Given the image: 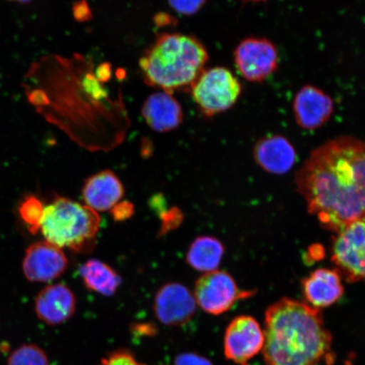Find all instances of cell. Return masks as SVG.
<instances>
[{
  "label": "cell",
  "instance_id": "cell-1",
  "mask_svg": "<svg viewBox=\"0 0 365 365\" xmlns=\"http://www.w3.org/2000/svg\"><path fill=\"white\" fill-rule=\"evenodd\" d=\"M299 192L327 230L365 217V141L340 136L314 150L296 173Z\"/></svg>",
  "mask_w": 365,
  "mask_h": 365
},
{
  "label": "cell",
  "instance_id": "cell-21",
  "mask_svg": "<svg viewBox=\"0 0 365 365\" xmlns=\"http://www.w3.org/2000/svg\"><path fill=\"white\" fill-rule=\"evenodd\" d=\"M8 365H50L47 354L34 344L22 345L10 355Z\"/></svg>",
  "mask_w": 365,
  "mask_h": 365
},
{
  "label": "cell",
  "instance_id": "cell-19",
  "mask_svg": "<svg viewBox=\"0 0 365 365\" xmlns=\"http://www.w3.org/2000/svg\"><path fill=\"white\" fill-rule=\"evenodd\" d=\"M225 252L221 241L211 236H200L190 245L186 259L195 270L211 272L217 270Z\"/></svg>",
  "mask_w": 365,
  "mask_h": 365
},
{
  "label": "cell",
  "instance_id": "cell-14",
  "mask_svg": "<svg viewBox=\"0 0 365 365\" xmlns=\"http://www.w3.org/2000/svg\"><path fill=\"white\" fill-rule=\"evenodd\" d=\"M255 162L264 171L282 175L294 168L297 153L286 137L272 135L263 137L255 144L253 150Z\"/></svg>",
  "mask_w": 365,
  "mask_h": 365
},
{
  "label": "cell",
  "instance_id": "cell-24",
  "mask_svg": "<svg viewBox=\"0 0 365 365\" xmlns=\"http://www.w3.org/2000/svg\"><path fill=\"white\" fill-rule=\"evenodd\" d=\"M161 234L165 235L168 232L175 230L182 222V213L180 209L171 208L170 211L162 214Z\"/></svg>",
  "mask_w": 365,
  "mask_h": 365
},
{
  "label": "cell",
  "instance_id": "cell-8",
  "mask_svg": "<svg viewBox=\"0 0 365 365\" xmlns=\"http://www.w3.org/2000/svg\"><path fill=\"white\" fill-rule=\"evenodd\" d=\"M235 63L246 81L261 83L277 70L279 56L275 44L266 38L250 36L237 46Z\"/></svg>",
  "mask_w": 365,
  "mask_h": 365
},
{
  "label": "cell",
  "instance_id": "cell-13",
  "mask_svg": "<svg viewBox=\"0 0 365 365\" xmlns=\"http://www.w3.org/2000/svg\"><path fill=\"white\" fill-rule=\"evenodd\" d=\"M76 309V299L72 290L63 284L45 287L36 295V316L50 326L61 325L70 319Z\"/></svg>",
  "mask_w": 365,
  "mask_h": 365
},
{
  "label": "cell",
  "instance_id": "cell-26",
  "mask_svg": "<svg viewBox=\"0 0 365 365\" xmlns=\"http://www.w3.org/2000/svg\"><path fill=\"white\" fill-rule=\"evenodd\" d=\"M175 365H212L207 358L197 354L182 353L175 359Z\"/></svg>",
  "mask_w": 365,
  "mask_h": 365
},
{
  "label": "cell",
  "instance_id": "cell-5",
  "mask_svg": "<svg viewBox=\"0 0 365 365\" xmlns=\"http://www.w3.org/2000/svg\"><path fill=\"white\" fill-rule=\"evenodd\" d=\"M190 93L204 115L212 117L234 107L242 93V86L228 68L214 67L200 74Z\"/></svg>",
  "mask_w": 365,
  "mask_h": 365
},
{
  "label": "cell",
  "instance_id": "cell-23",
  "mask_svg": "<svg viewBox=\"0 0 365 365\" xmlns=\"http://www.w3.org/2000/svg\"><path fill=\"white\" fill-rule=\"evenodd\" d=\"M205 1L207 0H168L173 10L184 16L197 13L204 6Z\"/></svg>",
  "mask_w": 365,
  "mask_h": 365
},
{
  "label": "cell",
  "instance_id": "cell-6",
  "mask_svg": "<svg viewBox=\"0 0 365 365\" xmlns=\"http://www.w3.org/2000/svg\"><path fill=\"white\" fill-rule=\"evenodd\" d=\"M331 262L346 282L365 281V217L336 232Z\"/></svg>",
  "mask_w": 365,
  "mask_h": 365
},
{
  "label": "cell",
  "instance_id": "cell-4",
  "mask_svg": "<svg viewBox=\"0 0 365 365\" xmlns=\"http://www.w3.org/2000/svg\"><path fill=\"white\" fill-rule=\"evenodd\" d=\"M101 219L97 212L70 199L57 197L45 207L41 231L58 248L90 254L97 244Z\"/></svg>",
  "mask_w": 365,
  "mask_h": 365
},
{
  "label": "cell",
  "instance_id": "cell-9",
  "mask_svg": "<svg viewBox=\"0 0 365 365\" xmlns=\"http://www.w3.org/2000/svg\"><path fill=\"white\" fill-rule=\"evenodd\" d=\"M194 294L179 282L160 287L154 299V313L163 325L182 327L193 318L196 312Z\"/></svg>",
  "mask_w": 365,
  "mask_h": 365
},
{
  "label": "cell",
  "instance_id": "cell-25",
  "mask_svg": "<svg viewBox=\"0 0 365 365\" xmlns=\"http://www.w3.org/2000/svg\"><path fill=\"white\" fill-rule=\"evenodd\" d=\"M111 215L117 222H124L134 215V205L130 202H118L110 210Z\"/></svg>",
  "mask_w": 365,
  "mask_h": 365
},
{
  "label": "cell",
  "instance_id": "cell-3",
  "mask_svg": "<svg viewBox=\"0 0 365 365\" xmlns=\"http://www.w3.org/2000/svg\"><path fill=\"white\" fill-rule=\"evenodd\" d=\"M208 53L192 36L164 34L140 59L143 78L153 88L166 93L191 88L205 71Z\"/></svg>",
  "mask_w": 365,
  "mask_h": 365
},
{
  "label": "cell",
  "instance_id": "cell-22",
  "mask_svg": "<svg viewBox=\"0 0 365 365\" xmlns=\"http://www.w3.org/2000/svg\"><path fill=\"white\" fill-rule=\"evenodd\" d=\"M99 365H145L140 363L129 351L121 349L109 354Z\"/></svg>",
  "mask_w": 365,
  "mask_h": 365
},
{
  "label": "cell",
  "instance_id": "cell-27",
  "mask_svg": "<svg viewBox=\"0 0 365 365\" xmlns=\"http://www.w3.org/2000/svg\"><path fill=\"white\" fill-rule=\"evenodd\" d=\"M8 1L16 2L19 4H29L33 1V0H8Z\"/></svg>",
  "mask_w": 365,
  "mask_h": 365
},
{
  "label": "cell",
  "instance_id": "cell-16",
  "mask_svg": "<svg viewBox=\"0 0 365 365\" xmlns=\"http://www.w3.org/2000/svg\"><path fill=\"white\" fill-rule=\"evenodd\" d=\"M341 275L336 270L319 268L302 281L305 299L310 307L317 309L331 307L344 294Z\"/></svg>",
  "mask_w": 365,
  "mask_h": 365
},
{
  "label": "cell",
  "instance_id": "cell-12",
  "mask_svg": "<svg viewBox=\"0 0 365 365\" xmlns=\"http://www.w3.org/2000/svg\"><path fill=\"white\" fill-rule=\"evenodd\" d=\"M68 259L61 248L48 241L31 245L23 259V272L31 282H48L66 272Z\"/></svg>",
  "mask_w": 365,
  "mask_h": 365
},
{
  "label": "cell",
  "instance_id": "cell-7",
  "mask_svg": "<svg viewBox=\"0 0 365 365\" xmlns=\"http://www.w3.org/2000/svg\"><path fill=\"white\" fill-rule=\"evenodd\" d=\"M193 294L200 309L219 316L228 312L239 300L254 295L255 291L240 289L230 273L216 270L205 273L196 281Z\"/></svg>",
  "mask_w": 365,
  "mask_h": 365
},
{
  "label": "cell",
  "instance_id": "cell-17",
  "mask_svg": "<svg viewBox=\"0 0 365 365\" xmlns=\"http://www.w3.org/2000/svg\"><path fill=\"white\" fill-rule=\"evenodd\" d=\"M141 111L150 129L161 133L177 129L184 117L179 102L166 91L150 95Z\"/></svg>",
  "mask_w": 365,
  "mask_h": 365
},
{
  "label": "cell",
  "instance_id": "cell-10",
  "mask_svg": "<svg viewBox=\"0 0 365 365\" xmlns=\"http://www.w3.org/2000/svg\"><path fill=\"white\" fill-rule=\"evenodd\" d=\"M264 336L253 317L241 316L232 319L225 336V354L231 361L246 365L263 349Z\"/></svg>",
  "mask_w": 365,
  "mask_h": 365
},
{
  "label": "cell",
  "instance_id": "cell-18",
  "mask_svg": "<svg viewBox=\"0 0 365 365\" xmlns=\"http://www.w3.org/2000/svg\"><path fill=\"white\" fill-rule=\"evenodd\" d=\"M79 272L86 289L103 296H113L121 284L120 276L98 259H89L82 264Z\"/></svg>",
  "mask_w": 365,
  "mask_h": 365
},
{
  "label": "cell",
  "instance_id": "cell-20",
  "mask_svg": "<svg viewBox=\"0 0 365 365\" xmlns=\"http://www.w3.org/2000/svg\"><path fill=\"white\" fill-rule=\"evenodd\" d=\"M44 211L43 203L36 196H26L22 200L19 207L20 216L31 234L36 235L41 230Z\"/></svg>",
  "mask_w": 365,
  "mask_h": 365
},
{
  "label": "cell",
  "instance_id": "cell-15",
  "mask_svg": "<svg viewBox=\"0 0 365 365\" xmlns=\"http://www.w3.org/2000/svg\"><path fill=\"white\" fill-rule=\"evenodd\" d=\"M124 195V185L110 170H103L88 178L82 188L85 205L97 212L110 211Z\"/></svg>",
  "mask_w": 365,
  "mask_h": 365
},
{
  "label": "cell",
  "instance_id": "cell-2",
  "mask_svg": "<svg viewBox=\"0 0 365 365\" xmlns=\"http://www.w3.org/2000/svg\"><path fill=\"white\" fill-rule=\"evenodd\" d=\"M263 354L267 365H319L334 361L332 336L321 309L284 298L266 312Z\"/></svg>",
  "mask_w": 365,
  "mask_h": 365
},
{
  "label": "cell",
  "instance_id": "cell-28",
  "mask_svg": "<svg viewBox=\"0 0 365 365\" xmlns=\"http://www.w3.org/2000/svg\"><path fill=\"white\" fill-rule=\"evenodd\" d=\"M243 1H245V2H250V3L259 4V3L267 2V1H268V0H243Z\"/></svg>",
  "mask_w": 365,
  "mask_h": 365
},
{
  "label": "cell",
  "instance_id": "cell-11",
  "mask_svg": "<svg viewBox=\"0 0 365 365\" xmlns=\"http://www.w3.org/2000/svg\"><path fill=\"white\" fill-rule=\"evenodd\" d=\"M334 108L331 96L313 85L301 88L293 101L295 122L307 130H317L327 124L334 113Z\"/></svg>",
  "mask_w": 365,
  "mask_h": 365
}]
</instances>
